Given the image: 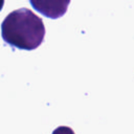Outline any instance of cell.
Listing matches in <instances>:
<instances>
[{
    "instance_id": "obj_2",
    "label": "cell",
    "mask_w": 134,
    "mask_h": 134,
    "mask_svg": "<svg viewBox=\"0 0 134 134\" xmlns=\"http://www.w3.org/2000/svg\"><path fill=\"white\" fill-rule=\"evenodd\" d=\"M52 134H75V133L71 128H69L67 126H61V127H58L57 129H54Z\"/></svg>"
},
{
    "instance_id": "obj_1",
    "label": "cell",
    "mask_w": 134,
    "mask_h": 134,
    "mask_svg": "<svg viewBox=\"0 0 134 134\" xmlns=\"http://www.w3.org/2000/svg\"><path fill=\"white\" fill-rule=\"evenodd\" d=\"M4 42L13 47L34 50L38 48L45 36V26L40 17L26 7L8 14L1 24Z\"/></svg>"
}]
</instances>
